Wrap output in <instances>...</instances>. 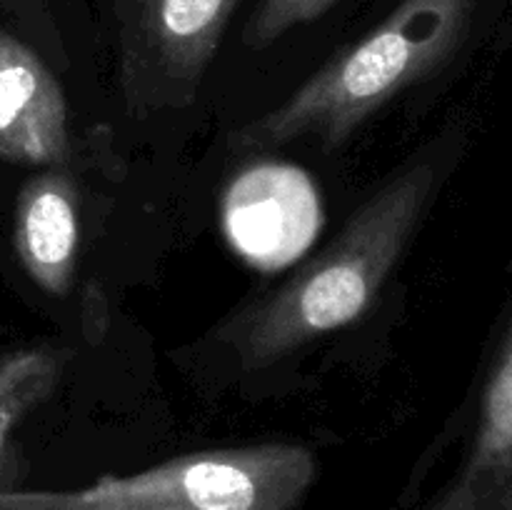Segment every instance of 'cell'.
<instances>
[{"instance_id":"obj_9","label":"cell","mask_w":512,"mask_h":510,"mask_svg":"<svg viewBox=\"0 0 512 510\" xmlns=\"http://www.w3.org/2000/svg\"><path fill=\"white\" fill-rule=\"evenodd\" d=\"M335 0H263L245 28V45L265 48L288 30L320 18Z\"/></svg>"},{"instance_id":"obj_2","label":"cell","mask_w":512,"mask_h":510,"mask_svg":"<svg viewBox=\"0 0 512 510\" xmlns=\"http://www.w3.org/2000/svg\"><path fill=\"white\" fill-rule=\"evenodd\" d=\"M470 10L473 0H400L378 28L335 55L278 108L238 130L233 143L268 150L310 138L338 148L400 90L453 55Z\"/></svg>"},{"instance_id":"obj_6","label":"cell","mask_w":512,"mask_h":510,"mask_svg":"<svg viewBox=\"0 0 512 510\" xmlns=\"http://www.w3.org/2000/svg\"><path fill=\"white\" fill-rule=\"evenodd\" d=\"M13 243L20 265L43 293H70L78 273L80 193L63 165L40 170L20 188Z\"/></svg>"},{"instance_id":"obj_4","label":"cell","mask_w":512,"mask_h":510,"mask_svg":"<svg viewBox=\"0 0 512 510\" xmlns=\"http://www.w3.org/2000/svg\"><path fill=\"white\" fill-rule=\"evenodd\" d=\"M238 0H140L128 93L178 103L193 93Z\"/></svg>"},{"instance_id":"obj_7","label":"cell","mask_w":512,"mask_h":510,"mask_svg":"<svg viewBox=\"0 0 512 510\" xmlns=\"http://www.w3.org/2000/svg\"><path fill=\"white\" fill-rule=\"evenodd\" d=\"M433 510H512V323L485 383L473 453Z\"/></svg>"},{"instance_id":"obj_5","label":"cell","mask_w":512,"mask_h":510,"mask_svg":"<svg viewBox=\"0 0 512 510\" xmlns=\"http://www.w3.org/2000/svg\"><path fill=\"white\" fill-rule=\"evenodd\" d=\"M70 155L68 105L35 50L0 30V160L58 168Z\"/></svg>"},{"instance_id":"obj_1","label":"cell","mask_w":512,"mask_h":510,"mask_svg":"<svg viewBox=\"0 0 512 510\" xmlns=\"http://www.w3.org/2000/svg\"><path fill=\"white\" fill-rule=\"evenodd\" d=\"M438 168L418 160L395 173L348 218L338 238L278 290L230 320L223 340L238 368L260 370L355 323L413 240L433 198Z\"/></svg>"},{"instance_id":"obj_8","label":"cell","mask_w":512,"mask_h":510,"mask_svg":"<svg viewBox=\"0 0 512 510\" xmlns=\"http://www.w3.org/2000/svg\"><path fill=\"white\" fill-rule=\"evenodd\" d=\"M70 353L53 345L10 350L0 358V490H8L10 438L58 388Z\"/></svg>"},{"instance_id":"obj_3","label":"cell","mask_w":512,"mask_h":510,"mask_svg":"<svg viewBox=\"0 0 512 510\" xmlns=\"http://www.w3.org/2000/svg\"><path fill=\"white\" fill-rule=\"evenodd\" d=\"M318 478V458L295 443L178 455L78 490H0V510H295Z\"/></svg>"}]
</instances>
